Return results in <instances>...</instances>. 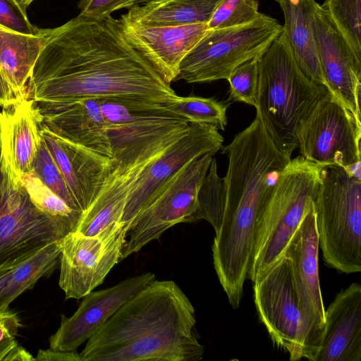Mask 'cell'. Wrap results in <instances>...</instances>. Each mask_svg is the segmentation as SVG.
Listing matches in <instances>:
<instances>
[{
    "label": "cell",
    "mask_w": 361,
    "mask_h": 361,
    "mask_svg": "<svg viewBox=\"0 0 361 361\" xmlns=\"http://www.w3.org/2000/svg\"><path fill=\"white\" fill-rule=\"evenodd\" d=\"M35 102L130 98L163 102L177 94L124 37L118 19L80 15L51 29L27 85Z\"/></svg>",
    "instance_id": "1"
},
{
    "label": "cell",
    "mask_w": 361,
    "mask_h": 361,
    "mask_svg": "<svg viewBox=\"0 0 361 361\" xmlns=\"http://www.w3.org/2000/svg\"><path fill=\"white\" fill-rule=\"evenodd\" d=\"M195 308L173 281L154 280L88 340L82 361H200Z\"/></svg>",
    "instance_id": "2"
},
{
    "label": "cell",
    "mask_w": 361,
    "mask_h": 361,
    "mask_svg": "<svg viewBox=\"0 0 361 361\" xmlns=\"http://www.w3.org/2000/svg\"><path fill=\"white\" fill-rule=\"evenodd\" d=\"M221 149L228 159L223 178L225 206L212 250L227 264L245 265L251 257L260 210L291 158L276 147L257 115Z\"/></svg>",
    "instance_id": "3"
},
{
    "label": "cell",
    "mask_w": 361,
    "mask_h": 361,
    "mask_svg": "<svg viewBox=\"0 0 361 361\" xmlns=\"http://www.w3.org/2000/svg\"><path fill=\"white\" fill-rule=\"evenodd\" d=\"M258 68L256 115L276 147L291 157L300 122L328 90L302 71L283 30L260 55Z\"/></svg>",
    "instance_id": "4"
},
{
    "label": "cell",
    "mask_w": 361,
    "mask_h": 361,
    "mask_svg": "<svg viewBox=\"0 0 361 361\" xmlns=\"http://www.w3.org/2000/svg\"><path fill=\"white\" fill-rule=\"evenodd\" d=\"M322 166L302 156L280 172L257 217L247 279L253 283L279 260L322 182Z\"/></svg>",
    "instance_id": "5"
},
{
    "label": "cell",
    "mask_w": 361,
    "mask_h": 361,
    "mask_svg": "<svg viewBox=\"0 0 361 361\" xmlns=\"http://www.w3.org/2000/svg\"><path fill=\"white\" fill-rule=\"evenodd\" d=\"M313 200L326 264L345 274L361 271V180L338 166L322 167Z\"/></svg>",
    "instance_id": "6"
},
{
    "label": "cell",
    "mask_w": 361,
    "mask_h": 361,
    "mask_svg": "<svg viewBox=\"0 0 361 361\" xmlns=\"http://www.w3.org/2000/svg\"><path fill=\"white\" fill-rule=\"evenodd\" d=\"M282 30L277 20L263 13L245 25L208 29L180 62L175 81L227 80L237 66L261 55Z\"/></svg>",
    "instance_id": "7"
},
{
    "label": "cell",
    "mask_w": 361,
    "mask_h": 361,
    "mask_svg": "<svg viewBox=\"0 0 361 361\" xmlns=\"http://www.w3.org/2000/svg\"><path fill=\"white\" fill-rule=\"evenodd\" d=\"M70 230L39 209L23 182L3 166L0 154V271L11 269Z\"/></svg>",
    "instance_id": "8"
},
{
    "label": "cell",
    "mask_w": 361,
    "mask_h": 361,
    "mask_svg": "<svg viewBox=\"0 0 361 361\" xmlns=\"http://www.w3.org/2000/svg\"><path fill=\"white\" fill-rule=\"evenodd\" d=\"M296 137L300 156L322 167L361 161V122L329 91L301 120Z\"/></svg>",
    "instance_id": "9"
},
{
    "label": "cell",
    "mask_w": 361,
    "mask_h": 361,
    "mask_svg": "<svg viewBox=\"0 0 361 361\" xmlns=\"http://www.w3.org/2000/svg\"><path fill=\"white\" fill-rule=\"evenodd\" d=\"M253 292L259 319L274 343L288 353L290 360H310L307 332L284 255L253 282Z\"/></svg>",
    "instance_id": "10"
},
{
    "label": "cell",
    "mask_w": 361,
    "mask_h": 361,
    "mask_svg": "<svg viewBox=\"0 0 361 361\" xmlns=\"http://www.w3.org/2000/svg\"><path fill=\"white\" fill-rule=\"evenodd\" d=\"M216 152H209L185 165L161 194L133 221L123 247L121 259L158 240L169 228L192 222L197 194Z\"/></svg>",
    "instance_id": "11"
},
{
    "label": "cell",
    "mask_w": 361,
    "mask_h": 361,
    "mask_svg": "<svg viewBox=\"0 0 361 361\" xmlns=\"http://www.w3.org/2000/svg\"><path fill=\"white\" fill-rule=\"evenodd\" d=\"M189 125L186 135L152 161L134 183L121 219L126 233L133 219L161 194L179 171L199 157L222 148L224 137L215 126Z\"/></svg>",
    "instance_id": "12"
},
{
    "label": "cell",
    "mask_w": 361,
    "mask_h": 361,
    "mask_svg": "<svg viewBox=\"0 0 361 361\" xmlns=\"http://www.w3.org/2000/svg\"><path fill=\"white\" fill-rule=\"evenodd\" d=\"M319 248L312 201L284 252L307 332L309 360L312 361L319 349L325 326V308L319 279Z\"/></svg>",
    "instance_id": "13"
},
{
    "label": "cell",
    "mask_w": 361,
    "mask_h": 361,
    "mask_svg": "<svg viewBox=\"0 0 361 361\" xmlns=\"http://www.w3.org/2000/svg\"><path fill=\"white\" fill-rule=\"evenodd\" d=\"M126 232L109 237L87 236L77 231L62 239L59 284L66 299H80L101 285L121 259Z\"/></svg>",
    "instance_id": "14"
},
{
    "label": "cell",
    "mask_w": 361,
    "mask_h": 361,
    "mask_svg": "<svg viewBox=\"0 0 361 361\" xmlns=\"http://www.w3.org/2000/svg\"><path fill=\"white\" fill-rule=\"evenodd\" d=\"M156 280L147 271L132 276L106 289L90 292L70 317L61 316V324L50 337V348L75 351L129 299Z\"/></svg>",
    "instance_id": "15"
},
{
    "label": "cell",
    "mask_w": 361,
    "mask_h": 361,
    "mask_svg": "<svg viewBox=\"0 0 361 361\" xmlns=\"http://www.w3.org/2000/svg\"><path fill=\"white\" fill-rule=\"evenodd\" d=\"M312 27L327 90L361 122V61L319 4Z\"/></svg>",
    "instance_id": "16"
},
{
    "label": "cell",
    "mask_w": 361,
    "mask_h": 361,
    "mask_svg": "<svg viewBox=\"0 0 361 361\" xmlns=\"http://www.w3.org/2000/svg\"><path fill=\"white\" fill-rule=\"evenodd\" d=\"M40 132L71 196L83 214L102 190L111 171L112 159L68 141L41 125Z\"/></svg>",
    "instance_id": "17"
},
{
    "label": "cell",
    "mask_w": 361,
    "mask_h": 361,
    "mask_svg": "<svg viewBox=\"0 0 361 361\" xmlns=\"http://www.w3.org/2000/svg\"><path fill=\"white\" fill-rule=\"evenodd\" d=\"M34 103L41 126L68 141L111 158L107 126L97 99Z\"/></svg>",
    "instance_id": "18"
},
{
    "label": "cell",
    "mask_w": 361,
    "mask_h": 361,
    "mask_svg": "<svg viewBox=\"0 0 361 361\" xmlns=\"http://www.w3.org/2000/svg\"><path fill=\"white\" fill-rule=\"evenodd\" d=\"M119 23L126 39L169 84L175 81L182 60L208 30L207 23L164 27H139L120 20Z\"/></svg>",
    "instance_id": "19"
},
{
    "label": "cell",
    "mask_w": 361,
    "mask_h": 361,
    "mask_svg": "<svg viewBox=\"0 0 361 361\" xmlns=\"http://www.w3.org/2000/svg\"><path fill=\"white\" fill-rule=\"evenodd\" d=\"M361 360V285L339 292L325 310V326L314 361Z\"/></svg>",
    "instance_id": "20"
},
{
    "label": "cell",
    "mask_w": 361,
    "mask_h": 361,
    "mask_svg": "<svg viewBox=\"0 0 361 361\" xmlns=\"http://www.w3.org/2000/svg\"><path fill=\"white\" fill-rule=\"evenodd\" d=\"M42 141L34 102L23 99L0 113V154L3 166L16 182L32 172Z\"/></svg>",
    "instance_id": "21"
},
{
    "label": "cell",
    "mask_w": 361,
    "mask_h": 361,
    "mask_svg": "<svg viewBox=\"0 0 361 361\" xmlns=\"http://www.w3.org/2000/svg\"><path fill=\"white\" fill-rule=\"evenodd\" d=\"M50 31L28 35L0 25V73L18 101L27 98V82Z\"/></svg>",
    "instance_id": "22"
},
{
    "label": "cell",
    "mask_w": 361,
    "mask_h": 361,
    "mask_svg": "<svg viewBox=\"0 0 361 361\" xmlns=\"http://www.w3.org/2000/svg\"><path fill=\"white\" fill-rule=\"evenodd\" d=\"M275 1L283 13V30L299 67L309 79L326 88L312 27L319 4L315 0Z\"/></svg>",
    "instance_id": "23"
},
{
    "label": "cell",
    "mask_w": 361,
    "mask_h": 361,
    "mask_svg": "<svg viewBox=\"0 0 361 361\" xmlns=\"http://www.w3.org/2000/svg\"><path fill=\"white\" fill-rule=\"evenodd\" d=\"M224 0H147L129 8L119 19L139 27L208 23Z\"/></svg>",
    "instance_id": "24"
},
{
    "label": "cell",
    "mask_w": 361,
    "mask_h": 361,
    "mask_svg": "<svg viewBox=\"0 0 361 361\" xmlns=\"http://www.w3.org/2000/svg\"><path fill=\"white\" fill-rule=\"evenodd\" d=\"M62 239L46 245L13 268L9 281L0 292V306H8L40 278L55 270L60 262Z\"/></svg>",
    "instance_id": "25"
},
{
    "label": "cell",
    "mask_w": 361,
    "mask_h": 361,
    "mask_svg": "<svg viewBox=\"0 0 361 361\" xmlns=\"http://www.w3.org/2000/svg\"><path fill=\"white\" fill-rule=\"evenodd\" d=\"M160 106L189 123L212 125L219 130H224L227 126L228 104L213 98L176 95L160 103Z\"/></svg>",
    "instance_id": "26"
},
{
    "label": "cell",
    "mask_w": 361,
    "mask_h": 361,
    "mask_svg": "<svg viewBox=\"0 0 361 361\" xmlns=\"http://www.w3.org/2000/svg\"><path fill=\"white\" fill-rule=\"evenodd\" d=\"M107 126L133 123L156 116L172 114L154 101L130 98L97 99Z\"/></svg>",
    "instance_id": "27"
},
{
    "label": "cell",
    "mask_w": 361,
    "mask_h": 361,
    "mask_svg": "<svg viewBox=\"0 0 361 361\" xmlns=\"http://www.w3.org/2000/svg\"><path fill=\"white\" fill-rule=\"evenodd\" d=\"M21 180L31 200L39 209L62 223L70 231L76 230L82 214L71 209L32 171L23 175Z\"/></svg>",
    "instance_id": "28"
},
{
    "label": "cell",
    "mask_w": 361,
    "mask_h": 361,
    "mask_svg": "<svg viewBox=\"0 0 361 361\" xmlns=\"http://www.w3.org/2000/svg\"><path fill=\"white\" fill-rule=\"evenodd\" d=\"M224 206V182L218 174L216 161L213 157L198 191L197 207L192 222L206 220L216 233L222 221Z\"/></svg>",
    "instance_id": "29"
},
{
    "label": "cell",
    "mask_w": 361,
    "mask_h": 361,
    "mask_svg": "<svg viewBox=\"0 0 361 361\" xmlns=\"http://www.w3.org/2000/svg\"><path fill=\"white\" fill-rule=\"evenodd\" d=\"M320 6L361 61V0H324Z\"/></svg>",
    "instance_id": "30"
},
{
    "label": "cell",
    "mask_w": 361,
    "mask_h": 361,
    "mask_svg": "<svg viewBox=\"0 0 361 361\" xmlns=\"http://www.w3.org/2000/svg\"><path fill=\"white\" fill-rule=\"evenodd\" d=\"M32 171L51 191L63 199L71 209L82 214L71 196L63 177L51 156L42 137L32 162Z\"/></svg>",
    "instance_id": "31"
},
{
    "label": "cell",
    "mask_w": 361,
    "mask_h": 361,
    "mask_svg": "<svg viewBox=\"0 0 361 361\" xmlns=\"http://www.w3.org/2000/svg\"><path fill=\"white\" fill-rule=\"evenodd\" d=\"M257 0H224L207 23L208 29H221L251 23L260 17Z\"/></svg>",
    "instance_id": "32"
},
{
    "label": "cell",
    "mask_w": 361,
    "mask_h": 361,
    "mask_svg": "<svg viewBox=\"0 0 361 361\" xmlns=\"http://www.w3.org/2000/svg\"><path fill=\"white\" fill-rule=\"evenodd\" d=\"M259 56L246 61L231 73L227 79L230 85L229 101L257 106Z\"/></svg>",
    "instance_id": "33"
},
{
    "label": "cell",
    "mask_w": 361,
    "mask_h": 361,
    "mask_svg": "<svg viewBox=\"0 0 361 361\" xmlns=\"http://www.w3.org/2000/svg\"><path fill=\"white\" fill-rule=\"evenodd\" d=\"M17 314L8 306H0V361H13L20 347L16 339L21 326Z\"/></svg>",
    "instance_id": "34"
},
{
    "label": "cell",
    "mask_w": 361,
    "mask_h": 361,
    "mask_svg": "<svg viewBox=\"0 0 361 361\" xmlns=\"http://www.w3.org/2000/svg\"><path fill=\"white\" fill-rule=\"evenodd\" d=\"M0 25L28 35L36 34L40 30L30 23L26 8L18 0H0Z\"/></svg>",
    "instance_id": "35"
},
{
    "label": "cell",
    "mask_w": 361,
    "mask_h": 361,
    "mask_svg": "<svg viewBox=\"0 0 361 361\" xmlns=\"http://www.w3.org/2000/svg\"><path fill=\"white\" fill-rule=\"evenodd\" d=\"M141 0H80L78 8L80 16L95 21L109 18L112 13L122 8H130Z\"/></svg>",
    "instance_id": "36"
},
{
    "label": "cell",
    "mask_w": 361,
    "mask_h": 361,
    "mask_svg": "<svg viewBox=\"0 0 361 361\" xmlns=\"http://www.w3.org/2000/svg\"><path fill=\"white\" fill-rule=\"evenodd\" d=\"M35 360L39 361H82L79 353L75 351H61L40 349L38 350Z\"/></svg>",
    "instance_id": "37"
},
{
    "label": "cell",
    "mask_w": 361,
    "mask_h": 361,
    "mask_svg": "<svg viewBox=\"0 0 361 361\" xmlns=\"http://www.w3.org/2000/svg\"><path fill=\"white\" fill-rule=\"evenodd\" d=\"M18 102L10 86L0 73V106L8 108Z\"/></svg>",
    "instance_id": "38"
},
{
    "label": "cell",
    "mask_w": 361,
    "mask_h": 361,
    "mask_svg": "<svg viewBox=\"0 0 361 361\" xmlns=\"http://www.w3.org/2000/svg\"><path fill=\"white\" fill-rule=\"evenodd\" d=\"M343 169L350 176L361 180V161L353 163Z\"/></svg>",
    "instance_id": "39"
},
{
    "label": "cell",
    "mask_w": 361,
    "mask_h": 361,
    "mask_svg": "<svg viewBox=\"0 0 361 361\" xmlns=\"http://www.w3.org/2000/svg\"><path fill=\"white\" fill-rule=\"evenodd\" d=\"M13 269L0 271V292L9 281Z\"/></svg>",
    "instance_id": "40"
},
{
    "label": "cell",
    "mask_w": 361,
    "mask_h": 361,
    "mask_svg": "<svg viewBox=\"0 0 361 361\" xmlns=\"http://www.w3.org/2000/svg\"><path fill=\"white\" fill-rule=\"evenodd\" d=\"M34 0H18L19 4L23 6L24 8H27V7Z\"/></svg>",
    "instance_id": "41"
},
{
    "label": "cell",
    "mask_w": 361,
    "mask_h": 361,
    "mask_svg": "<svg viewBox=\"0 0 361 361\" xmlns=\"http://www.w3.org/2000/svg\"><path fill=\"white\" fill-rule=\"evenodd\" d=\"M145 1H147V0H141L140 3H142V2Z\"/></svg>",
    "instance_id": "42"
}]
</instances>
